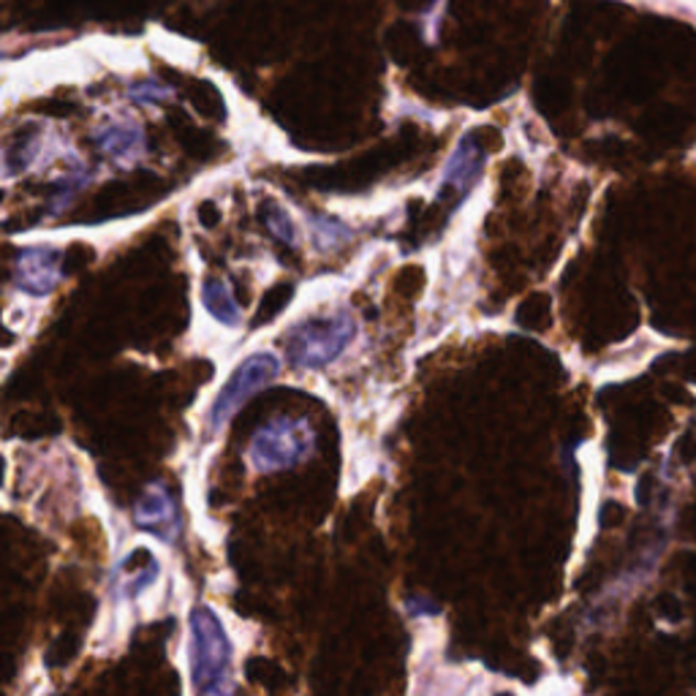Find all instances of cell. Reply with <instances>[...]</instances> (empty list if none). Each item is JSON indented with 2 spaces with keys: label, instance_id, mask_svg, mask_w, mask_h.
Here are the masks:
<instances>
[{
  "label": "cell",
  "instance_id": "cell-8",
  "mask_svg": "<svg viewBox=\"0 0 696 696\" xmlns=\"http://www.w3.org/2000/svg\"><path fill=\"white\" fill-rule=\"evenodd\" d=\"M204 308L210 310L212 316L218 318L221 324H226V327H238L240 324V308L234 305L232 294L226 292V286H223L221 281H208L204 283Z\"/></svg>",
  "mask_w": 696,
  "mask_h": 696
},
{
  "label": "cell",
  "instance_id": "cell-2",
  "mask_svg": "<svg viewBox=\"0 0 696 696\" xmlns=\"http://www.w3.org/2000/svg\"><path fill=\"white\" fill-rule=\"evenodd\" d=\"M354 338V318L346 310L299 321L288 333L286 354L297 368H324L346 351Z\"/></svg>",
  "mask_w": 696,
  "mask_h": 696
},
{
  "label": "cell",
  "instance_id": "cell-3",
  "mask_svg": "<svg viewBox=\"0 0 696 696\" xmlns=\"http://www.w3.org/2000/svg\"><path fill=\"white\" fill-rule=\"evenodd\" d=\"M314 450V430L305 419L278 416L256 430L251 446H247V463L256 471H281L292 468L299 460L308 457Z\"/></svg>",
  "mask_w": 696,
  "mask_h": 696
},
{
  "label": "cell",
  "instance_id": "cell-5",
  "mask_svg": "<svg viewBox=\"0 0 696 696\" xmlns=\"http://www.w3.org/2000/svg\"><path fill=\"white\" fill-rule=\"evenodd\" d=\"M57 256L50 247H31V251H22L20 262H17V281L22 288L35 294H44L55 286L61 273H57Z\"/></svg>",
  "mask_w": 696,
  "mask_h": 696
},
{
  "label": "cell",
  "instance_id": "cell-10",
  "mask_svg": "<svg viewBox=\"0 0 696 696\" xmlns=\"http://www.w3.org/2000/svg\"><path fill=\"white\" fill-rule=\"evenodd\" d=\"M267 223L273 229V234L278 240H286V243H294V232H292V223H288L286 215H281L278 210H270L267 212Z\"/></svg>",
  "mask_w": 696,
  "mask_h": 696
},
{
  "label": "cell",
  "instance_id": "cell-4",
  "mask_svg": "<svg viewBox=\"0 0 696 696\" xmlns=\"http://www.w3.org/2000/svg\"><path fill=\"white\" fill-rule=\"evenodd\" d=\"M281 373V362L273 357V354L262 351V354H251L243 365L232 373V379L226 381V387L221 389V394L215 398L210 411V424L212 428H223V424L232 419L234 411L251 398L253 392L267 387L275 376Z\"/></svg>",
  "mask_w": 696,
  "mask_h": 696
},
{
  "label": "cell",
  "instance_id": "cell-6",
  "mask_svg": "<svg viewBox=\"0 0 696 696\" xmlns=\"http://www.w3.org/2000/svg\"><path fill=\"white\" fill-rule=\"evenodd\" d=\"M137 523L141 528H152L169 539L175 534V509L169 495L161 487H150L145 493V498L137 506Z\"/></svg>",
  "mask_w": 696,
  "mask_h": 696
},
{
  "label": "cell",
  "instance_id": "cell-7",
  "mask_svg": "<svg viewBox=\"0 0 696 696\" xmlns=\"http://www.w3.org/2000/svg\"><path fill=\"white\" fill-rule=\"evenodd\" d=\"M98 145L106 156L117 161H128L141 152V131L137 126H109L98 134Z\"/></svg>",
  "mask_w": 696,
  "mask_h": 696
},
{
  "label": "cell",
  "instance_id": "cell-1",
  "mask_svg": "<svg viewBox=\"0 0 696 696\" xmlns=\"http://www.w3.org/2000/svg\"><path fill=\"white\" fill-rule=\"evenodd\" d=\"M193 686L199 696H234L232 647L210 610H193Z\"/></svg>",
  "mask_w": 696,
  "mask_h": 696
},
{
  "label": "cell",
  "instance_id": "cell-9",
  "mask_svg": "<svg viewBox=\"0 0 696 696\" xmlns=\"http://www.w3.org/2000/svg\"><path fill=\"white\" fill-rule=\"evenodd\" d=\"M476 161H479V158H476L474 145H471V141L465 139L463 145H460V150L454 152L450 167H446V180L457 182V186L465 188L471 180H474L476 169H479V167H476Z\"/></svg>",
  "mask_w": 696,
  "mask_h": 696
}]
</instances>
